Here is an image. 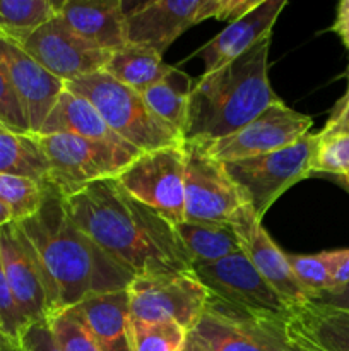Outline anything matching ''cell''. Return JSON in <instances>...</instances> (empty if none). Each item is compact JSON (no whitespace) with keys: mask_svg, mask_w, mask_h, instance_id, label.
I'll use <instances>...</instances> for the list:
<instances>
[{"mask_svg":"<svg viewBox=\"0 0 349 351\" xmlns=\"http://www.w3.org/2000/svg\"><path fill=\"white\" fill-rule=\"evenodd\" d=\"M68 218L133 276L192 271L174 226L133 199L116 178L94 182L64 199Z\"/></svg>","mask_w":349,"mask_h":351,"instance_id":"cell-1","label":"cell"},{"mask_svg":"<svg viewBox=\"0 0 349 351\" xmlns=\"http://www.w3.org/2000/svg\"><path fill=\"white\" fill-rule=\"evenodd\" d=\"M17 223L44 271L53 314L91 295L127 290L135 278L75 226L64 197L48 184L40 209Z\"/></svg>","mask_w":349,"mask_h":351,"instance_id":"cell-2","label":"cell"},{"mask_svg":"<svg viewBox=\"0 0 349 351\" xmlns=\"http://www.w3.org/2000/svg\"><path fill=\"white\" fill-rule=\"evenodd\" d=\"M272 34L212 74L194 82L188 101L187 144H207L231 136L257 115L279 101L269 81V51Z\"/></svg>","mask_w":349,"mask_h":351,"instance_id":"cell-3","label":"cell"},{"mask_svg":"<svg viewBox=\"0 0 349 351\" xmlns=\"http://www.w3.org/2000/svg\"><path fill=\"white\" fill-rule=\"evenodd\" d=\"M65 88L84 96L98 110L106 125L139 153L185 144L180 132L151 112L140 93L105 71L65 82Z\"/></svg>","mask_w":349,"mask_h":351,"instance_id":"cell-4","label":"cell"},{"mask_svg":"<svg viewBox=\"0 0 349 351\" xmlns=\"http://www.w3.org/2000/svg\"><path fill=\"white\" fill-rule=\"evenodd\" d=\"M260 0H149L122 2L127 43L140 45L163 57L164 51L187 29L205 19H240Z\"/></svg>","mask_w":349,"mask_h":351,"instance_id":"cell-5","label":"cell"},{"mask_svg":"<svg viewBox=\"0 0 349 351\" xmlns=\"http://www.w3.org/2000/svg\"><path fill=\"white\" fill-rule=\"evenodd\" d=\"M50 168L48 185L62 197H70L94 182L116 178L139 151L70 134L34 136Z\"/></svg>","mask_w":349,"mask_h":351,"instance_id":"cell-6","label":"cell"},{"mask_svg":"<svg viewBox=\"0 0 349 351\" xmlns=\"http://www.w3.org/2000/svg\"><path fill=\"white\" fill-rule=\"evenodd\" d=\"M209 297L205 308L222 314L289 317L293 312L257 273L243 250L212 264L192 267Z\"/></svg>","mask_w":349,"mask_h":351,"instance_id":"cell-7","label":"cell"},{"mask_svg":"<svg viewBox=\"0 0 349 351\" xmlns=\"http://www.w3.org/2000/svg\"><path fill=\"white\" fill-rule=\"evenodd\" d=\"M317 143L318 134L308 132L284 149L222 165L253 215L262 219L287 189L310 177Z\"/></svg>","mask_w":349,"mask_h":351,"instance_id":"cell-8","label":"cell"},{"mask_svg":"<svg viewBox=\"0 0 349 351\" xmlns=\"http://www.w3.org/2000/svg\"><path fill=\"white\" fill-rule=\"evenodd\" d=\"M185 144L140 153L116 177V182L139 202L171 226L185 221Z\"/></svg>","mask_w":349,"mask_h":351,"instance_id":"cell-9","label":"cell"},{"mask_svg":"<svg viewBox=\"0 0 349 351\" xmlns=\"http://www.w3.org/2000/svg\"><path fill=\"white\" fill-rule=\"evenodd\" d=\"M129 291L130 321H174L190 332L204 314L207 290L192 271L135 276Z\"/></svg>","mask_w":349,"mask_h":351,"instance_id":"cell-10","label":"cell"},{"mask_svg":"<svg viewBox=\"0 0 349 351\" xmlns=\"http://www.w3.org/2000/svg\"><path fill=\"white\" fill-rule=\"evenodd\" d=\"M291 315H236L205 308L190 335L209 351H303Z\"/></svg>","mask_w":349,"mask_h":351,"instance_id":"cell-11","label":"cell"},{"mask_svg":"<svg viewBox=\"0 0 349 351\" xmlns=\"http://www.w3.org/2000/svg\"><path fill=\"white\" fill-rule=\"evenodd\" d=\"M311 125V117L289 108L279 99L231 136L197 146L214 160L228 163L284 149L307 136Z\"/></svg>","mask_w":349,"mask_h":351,"instance_id":"cell-12","label":"cell"},{"mask_svg":"<svg viewBox=\"0 0 349 351\" xmlns=\"http://www.w3.org/2000/svg\"><path fill=\"white\" fill-rule=\"evenodd\" d=\"M185 221L229 223L245 206L242 192L221 161L197 144L185 143Z\"/></svg>","mask_w":349,"mask_h":351,"instance_id":"cell-13","label":"cell"},{"mask_svg":"<svg viewBox=\"0 0 349 351\" xmlns=\"http://www.w3.org/2000/svg\"><path fill=\"white\" fill-rule=\"evenodd\" d=\"M16 45L64 84L82 75L103 72L112 57V51L82 40L60 16H55Z\"/></svg>","mask_w":349,"mask_h":351,"instance_id":"cell-14","label":"cell"},{"mask_svg":"<svg viewBox=\"0 0 349 351\" xmlns=\"http://www.w3.org/2000/svg\"><path fill=\"white\" fill-rule=\"evenodd\" d=\"M0 259L17 307L27 324L48 321L53 308L44 271L17 221L0 228Z\"/></svg>","mask_w":349,"mask_h":351,"instance_id":"cell-15","label":"cell"},{"mask_svg":"<svg viewBox=\"0 0 349 351\" xmlns=\"http://www.w3.org/2000/svg\"><path fill=\"white\" fill-rule=\"evenodd\" d=\"M229 223L238 233L240 245L252 266L279 293L289 311L296 312L310 304L311 297L293 274L287 254H284L270 239L262 226V219L253 215L252 208L248 204L242 206L231 216Z\"/></svg>","mask_w":349,"mask_h":351,"instance_id":"cell-16","label":"cell"},{"mask_svg":"<svg viewBox=\"0 0 349 351\" xmlns=\"http://www.w3.org/2000/svg\"><path fill=\"white\" fill-rule=\"evenodd\" d=\"M0 69L26 112L31 134L36 136L65 84L44 71L19 45L3 38H0Z\"/></svg>","mask_w":349,"mask_h":351,"instance_id":"cell-17","label":"cell"},{"mask_svg":"<svg viewBox=\"0 0 349 351\" xmlns=\"http://www.w3.org/2000/svg\"><path fill=\"white\" fill-rule=\"evenodd\" d=\"M286 5V0H260L259 5L253 7L248 14L229 23L226 29L216 34L197 51L204 62V74H212L231 64L260 40L272 34L274 24Z\"/></svg>","mask_w":349,"mask_h":351,"instance_id":"cell-18","label":"cell"},{"mask_svg":"<svg viewBox=\"0 0 349 351\" xmlns=\"http://www.w3.org/2000/svg\"><path fill=\"white\" fill-rule=\"evenodd\" d=\"M58 16L82 40L101 50L113 53L127 45L122 0H65L58 5Z\"/></svg>","mask_w":349,"mask_h":351,"instance_id":"cell-19","label":"cell"},{"mask_svg":"<svg viewBox=\"0 0 349 351\" xmlns=\"http://www.w3.org/2000/svg\"><path fill=\"white\" fill-rule=\"evenodd\" d=\"M67 311L84 324L101 351H132L127 290L91 295Z\"/></svg>","mask_w":349,"mask_h":351,"instance_id":"cell-20","label":"cell"},{"mask_svg":"<svg viewBox=\"0 0 349 351\" xmlns=\"http://www.w3.org/2000/svg\"><path fill=\"white\" fill-rule=\"evenodd\" d=\"M48 134H70V136L86 137V139L101 141V143L135 149L123 139H120L106 125L98 110L84 96L75 95V93L68 91L67 88L58 96L57 103L48 113L47 120H44L36 136H48Z\"/></svg>","mask_w":349,"mask_h":351,"instance_id":"cell-21","label":"cell"},{"mask_svg":"<svg viewBox=\"0 0 349 351\" xmlns=\"http://www.w3.org/2000/svg\"><path fill=\"white\" fill-rule=\"evenodd\" d=\"M303 351H349V312L310 302L291 315Z\"/></svg>","mask_w":349,"mask_h":351,"instance_id":"cell-22","label":"cell"},{"mask_svg":"<svg viewBox=\"0 0 349 351\" xmlns=\"http://www.w3.org/2000/svg\"><path fill=\"white\" fill-rule=\"evenodd\" d=\"M192 267L212 264L240 252V239L231 223L181 221L174 226Z\"/></svg>","mask_w":349,"mask_h":351,"instance_id":"cell-23","label":"cell"},{"mask_svg":"<svg viewBox=\"0 0 349 351\" xmlns=\"http://www.w3.org/2000/svg\"><path fill=\"white\" fill-rule=\"evenodd\" d=\"M171 71L173 67L164 64L163 57L156 51L132 43H127L123 48L113 51L105 67L106 74L140 95L163 81Z\"/></svg>","mask_w":349,"mask_h":351,"instance_id":"cell-24","label":"cell"},{"mask_svg":"<svg viewBox=\"0 0 349 351\" xmlns=\"http://www.w3.org/2000/svg\"><path fill=\"white\" fill-rule=\"evenodd\" d=\"M194 82L190 75L173 67V71L163 81L142 93L144 101L147 103L151 112L164 123L173 127L181 136L187 127L188 101H190Z\"/></svg>","mask_w":349,"mask_h":351,"instance_id":"cell-25","label":"cell"},{"mask_svg":"<svg viewBox=\"0 0 349 351\" xmlns=\"http://www.w3.org/2000/svg\"><path fill=\"white\" fill-rule=\"evenodd\" d=\"M0 173L48 184L50 168L33 134L0 132Z\"/></svg>","mask_w":349,"mask_h":351,"instance_id":"cell-26","label":"cell"},{"mask_svg":"<svg viewBox=\"0 0 349 351\" xmlns=\"http://www.w3.org/2000/svg\"><path fill=\"white\" fill-rule=\"evenodd\" d=\"M58 5L50 0H0V38L21 43L58 16Z\"/></svg>","mask_w":349,"mask_h":351,"instance_id":"cell-27","label":"cell"},{"mask_svg":"<svg viewBox=\"0 0 349 351\" xmlns=\"http://www.w3.org/2000/svg\"><path fill=\"white\" fill-rule=\"evenodd\" d=\"M187 336L188 331L174 321H130L132 351H181Z\"/></svg>","mask_w":349,"mask_h":351,"instance_id":"cell-28","label":"cell"},{"mask_svg":"<svg viewBox=\"0 0 349 351\" xmlns=\"http://www.w3.org/2000/svg\"><path fill=\"white\" fill-rule=\"evenodd\" d=\"M44 187L31 178L0 173V202L12 211L16 221H21L40 209Z\"/></svg>","mask_w":349,"mask_h":351,"instance_id":"cell-29","label":"cell"},{"mask_svg":"<svg viewBox=\"0 0 349 351\" xmlns=\"http://www.w3.org/2000/svg\"><path fill=\"white\" fill-rule=\"evenodd\" d=\"M293 274L307 290L311 300L331 290L332 254L331 250L318 254H287Z\"/></svg>","mask_w":349,"mask_h":351,"instance_id":"cell-30","label":"cell"},{"mask_svg":"<svg viewBox=\"0 0 349 351\" xmlns=\"http://www.w3.org/2000/svg\"><path fill=\"white\" fill-rule=\"evenodd\" d=\"M311 173H327L334 177L349 173V132L318 136L311 160Z\"/></svg>","mask_w":349,"mask_h":351,"instance_id":"cell-31","label":"cell"},{"mask_svg":"<svg viewBox=\"0 0 349 351\" xmlns=\"http://www.w3.org/2000/svg\"><path fill=\"white\" fill-rule=\"evenodd\" d=\"M47 322L62 351H101L84 324L70 311L57 312Z\"/></svg>","mask_w":349,"mask_h":351,"instance_id":"cell-32","label":"cell"},{"mask_svg":"<svg viewBox=\"0 0 349 351\" xmlns=\"http://www.w3.org/2000/svg\"><path fill=\"white\" fill-rule=\"evenodd\" d=\"M0 326H2L3 335L19 348L21 338L29 328V324L17 307L16 298H14L9 281H7L5 271H3L2 259H0Z\"/></svg>","mask_w":349,"mask_h":351,"instance_id":"cell-33","label":"cell"},{"mask_svg":"<svg viewBox=\"0 0 349 351\" xmlns=\"http://www.w3.org/2000/svg\"><path fill=\"white\" fill-rule=\"evenodd\" d=\"M0 123L9 132L31 134L26 112L2 69H0Z\"/></svg>","mask_w":349,"mask_h":351,"instance_id":"cell-34","label":"cell"},{"mask_svg":"<svg viewBox=\"0 0 349 351\" xmlns=\"http://www.w3.org/2000/svg\"><path fill=\"white\" fill-rule=\"evenodd\" d=\"M19 351H62L55 341L48 322H36L26 329L19 341Z\"/></svg>","mask_w":349,"mask_h":351,"instance_id":"cell-35","label":"cell"},{"mask_svg":"<svg viewBox=\"0 0 349 351\" xmlns=\"http://www.w3.org/2000/svg\"><path fill=\"white\" fill-rule=\"evenodd\" d=\"M346 132H349V84L344 96L332 108L331 117H328L324 129L318 132V136H334V134Z\"/></svg>","mask_w":349,"mask_h":351,"instance_id":"cell-36","label":"cell"},{"mask_svg":"<svg viewBox=\"0 0 349 351\" xmlns=\"http://www.w3.org/2000/svg\"><path fill=\"white\" fill-rule=\"evenodd\" d=\"M331 254H332L331 290H337V288L346 287V285L349 283V249L331 250Z\"/></svg>","mask_w":349,"mask_h":351,"instance_id":"cell-37","label":"cell"},{"mask_svg":"<svg viewBox=\"0 0 349 351\" xmlns=\"http://www.w3.org/2000/svg\"><path fill=\"white\" fill-rule=\"evenodd\" d=\"M311 302L315 304L325 305V307L339 308V311H348L349 312V283L346 287L337 288V290L325 291V293L318 295Z\"/></svg>","mask_w":349,"mask_h":351,"instance_id":"cell-38","label":"cell"},{"mask_svg":"<svg viewBox=\"0 0 349 351\" xmlns=\"http://www.w3.org/2000/svg\"><path fill=\"white\" fill-rule=\"evenodd\" d=\"M332 31L337 33L341 41L344 43L346 50L349 53V0H342L337 5V14H335V23ZM348 84H349V65H348Z\"/></svg>","mask_w":349,"mask_h":351,"instance_id":"cell-39","label":"cell"},{"mask_svg":"<svg viewBox=\"0 0 349 351\" xmlns=\"http://www.w3.org/2000/svg\"><path fill=\"white\" fill-rule=\"evenodd\" d=\"M181 351H209V350L205 348V346L202 345V343L198 341V339H195L194 336H192L190 332H188L187 341H185V346H183V350H181Z\"/></svg>","mask_w":349,"mask_h":351,"instance_id":"cell-40","label":"cell"},{"mask_svg":"<svg viewBox=\"0 0 349 351\" xmlns=\"http://www.w3.org/2000/svg\"><path fill=\"white\" fill-rule=\"evenodd\" d=\"M10 221H16V219H14L12 211H10L7 206H3L2 202H0V228H2V226H5L7 223H10Z\"/></svg>","mask_w":349,"mask_h":351,"instance_id":"cell-41","label":"cell"},{"mask_svg":"<svg viewBox=\"0 0 349 351\" xmlns=\"http://www.w3.org/2000/svg\"><path fill=\"white\" fill-rule=\"evenodd\" d=\"M0 351H19V350H17L12 343L2 341V339H0Z\"/></svg>","mask_w":349,"mask_h":351,"instance_id":"cell-42","label":"cell"},{"mask_svg":"<svg viewBox=\"0 0 349 351\" xmlns=\"http://www.w3.org/2000/svg\"><path fill=\"white\" fill-rule=\"evenodd\" d=\"M337 180L341 182L342 185H344L346 189H348L349 191V173H346V175H342V177H337Z\"/></svg>","mask_w":349,"mask_h":351,"instance_id":"cell-43","label":"cell"},{"mask_svg":"<svg viewBox=\"0 0 349 351\" xmlns=\"http://www.w3.org/2000/svg\"><path fill=\"white\" fill-rule=\"evenodd\" d=\"M3 130H7V129H5V127L2 125V123H0V132H3Z\"/></svg>","mask_w":349,"mask_h":351,"instance_id":"cell-44","label":"cell"}]
</instances>
